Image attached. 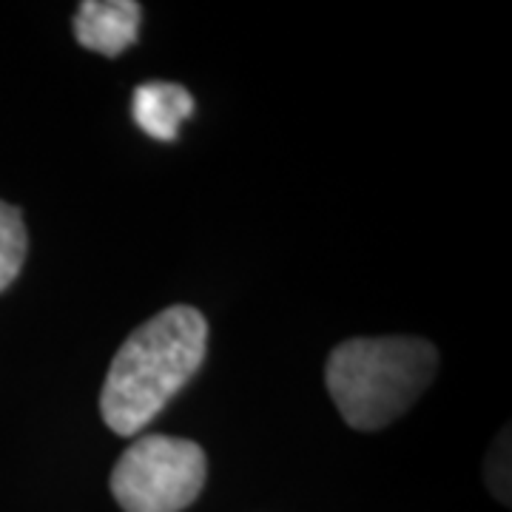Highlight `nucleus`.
I'll list each match as a JSON object with an SVG mask.
<instances>
[{
	"label": "nucleus",
	"mask_w": 512,
	"mask_h": 512,
	"mask_svg": "<svg viewBox=\"0 0 512 512\" xmlns=\"http://www.w3.org/2000/svg\"><path fill=\"white\" fill-rule=\"evenodd\" d=\"M208 350V322L191 305H171L131 330L114 353L100 393L111 433L131 439L197 376Z\"/></svg>",
	"instance_id": "f257e3e1"
},
{
	"label": "nucleus",
	"mask_w": 512,
	"mask_h": 512,
	"mask_svg": "<svg viewBox=\"0 0 512 512\" xmlns=\"http://www.w3.org/2000/svg\"><path fill=\"white\" fill-rule=\"evenodd\" d=\"M436 367L439 350L416 336L348 339L328 356L325 384L339 416L353 430L373 433L419 402Z\"/></svg>",
	"instance_id": "f03ea898"
},
{
	"label": "nucleus",
	"mask_w": 512,
	"mask_h": 512,
	"mask_svg": "<svg viewBox=\"0 0 512 512\" xmlns=\"http://www.w3.org/2000/svg\"><path fill=\"white\" fill-rule=\"evenodd\" d=\"M191 114H194V97L180 83L148 80L134 89L131 117L140 131H146L154 140H163V143L177 140L180 126Z\"/></svg>",
	"instance_id": "39448f33"
},
{
	"label": "nucleus",
	"mask_w": 512,
	"mask_h": 512,
	"mask_svg": "<svg viewBox=\"0 0 512 512\" xmlns=\"http://www.w3.org/2000/svg\"><path fill=\"white\" fill-rule=\"evenodd\" d=\"M208 478V458L197 441L140 436L111 470V495L123 512H183Z\"/></svg>",
	"instance_id": "7ed1b4c3"
},
{
	"label": "nucleus",
	"mask_w": 512,
	"mask_h": 512,
	"mask_svg": "<svg viewBox=\"0 0 512 512\" xmlns=\"http://www.w3.org/2000/svg\"><path fill=\"white\" fill-rule=\"evenodd\" d=\"M26 248H29V237H26L23 214L15 205L0 200V293L18 279Z\"/></svg>",
	"instance_id": "423d86ee"
},
{
	"label": "nucleus",
	"mask_w": 512,
	"mask_h": 512,
	"mask_svg": "<svg viewBox=\"0 0 512 512\" xmlns=\"http://www.w3.org/2000/svg\"><path fill=\"white\" fill-rule=\"evenodd\" d=\"M143 6L134 0H86L74 15V37L83 49L103 57H120L137 43Z\"/></svg>",
	"instance_id": "20e7f679"
}]
</instances>
